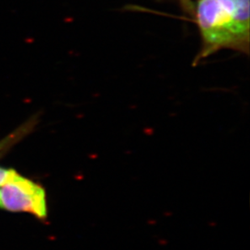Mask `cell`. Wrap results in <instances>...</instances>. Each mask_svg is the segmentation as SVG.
Returning <instances> with one entry per match:
<instances>
[{
    "label": "cell",
    "instance_id": "obj_1",
    "mask_svg": "<svg viewBox=\"0 0 250 250\" xmlns=\"http://www.w3.org/2000/svg\"><path fill=\"white\" fill-rule=\"evenodd\" d=\"M194 14L203 39L197 60L224 48L249 54L250 0H199Z\"/></svg>",
    "mask_w": 250,
    "mask_h": 250
},
{
    "label": "cell",
    "instance_id": "obj_2",
    "mask_svg": "<svg viewBox=\"0 0 250 250\" xmlns=\"http://www.w3.org/2000/svg\"><path fill=\"white\" fill-rule=\"evenodd\" d=\"M0 204L12 212L31 213L39 219L47 216L44 189L17 172L0 189Z\"/></svg>",
    "mask_w": 250,
    "mask_h": 250
},
{
    "label": "cell",
    "instance_id": "obj_3",
    "mask_svg": "<svg viewBox=\"0 0 250 250\" xmlns=\"http://www.w3.org/2000/svg\"><path fill=\"white\" fill-rule=\"evenodd\" d=\"M16 174L17 172L14 169H6L3 167H0V187L4 186Z\"/></svg>",
    "mask_w": 250,
    "mask_h": 250
},
{
    "label": "cell",
    "instance_id": "obj_4",
    "mask_svg": "<svg viewBox=\"0 0 250 250\" xmlns=\"http://www.w3.org/2000/svg\"><path fill=\"white\" fill-rule=\"evenodd\" d=\"M179 1L186 12H188L189 14H194L195 7H194V2L192 0H179Z\"/></svg>",
    "mask_w": 250,
    "mask_h": 250
},
{
    "label": "cell",
    "instance_id": "obj_5",
    "mask_svg": "<svg viewBox=\"0 0 250 250\" xmlns=\"http://www.w3.org/2000/svg\"><path fill=\"white\" fill-rule=\"evenodd\" d=\"M0 208H1V204H0Z\"/></svg>",
    "mask_w": 250,
    "mask_h": 250
}]
</instances>
